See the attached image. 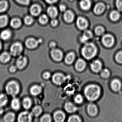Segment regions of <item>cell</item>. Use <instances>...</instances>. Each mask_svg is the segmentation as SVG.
I'll use <instances>...</instances> for the list:
<instances>
[{"mask_svg":"<svg viewBox=\"0 0 122 122\" xmlns=\"http://www.w3.org/2000/svg\"></svg>","mask_w":122,"mask_h":122,"instance_id":"55","label":"cell"},{"mask_svg":"<svg viewBox=\"0 0 122 122\" xmlns=\"http://www.w3.org/2000/svg\"><path fill=\"white\" fill-rule=\"evenodd\" d=\"M75 56L73 53H68L65 58L66 63L67 64H71L72 63L75 59Z\"/></svg>","mask_w":122,"mask_h":122,"instance_id":"28","label":"cell"},{"mask_svg":"<svg viewBox=\"0 0 122 122\" xmlns=\"http://www.w3.org/2000/svg\"><path fill=\"white\" fill-rule=\"evenodd\" d=\"M102 42L106 47H112L114 44V38L111 35L107 34L102 37Z\"/></svg>","mask_w":122,"mask_h":122,"instance_id":"6","label":"cell"},{"mask_svg":"<svg viewBox=\"0 0 122 122\" xmlns=\"http://www.w3.org/2000/svg\"><path fill=\"white\" fill-rule=\"evenodd\" d=\"M105 9L104 5L101 3L97 4L94 7V12L97 15H100L103 12Z\"/></svg>","mask_w":122,"mask_h":122,"instance_id":"24","label":"cell"},{"mask_svg":"<svg viewBox=\"0 0 122 122\" xmlns=\"http://www.w3.org/2000/svg\"><path fill=\"white\" fill-rule=\"evenodd\" d=\"M10 25L14 28H18L21 25V22L19 19L15 18L13 19L10 22Z\"/></svg>","mask_w":122,"mask_h":122,"instance_id":"33","label":"cell"},{"mask_svg":"<svg viewBox=\"0 0 122 122\" xmlns=\"http://www.w3.org/2000/svg\"><path fill=\"white\" fill-rule=\"evenodd\" d=\"M51 25H52V26H53V27H55V26H56L57 25L58 21L56 19L53 18V20H51Z\"/></svg>","mask_w":122,"mask_h":122,"instance_id":"47","label":"cell"},{"mask_svg":"<svg viewBox=\"0 0 122 122\" xmlns=\"http://www.w3.org/2000/svg\"><path fill=\"white\" fill-rule=\"evenodd\" d=\"M10 55L6 52H5L0 55V61L3 63H6L10 61Z\"/></svg>","mask_w":122,"mask_h":122,"instance_id":"26","label":"cell"},{"mask_svg":"<svg viewBox=\"0 0 122 122\" xmlns=\"http://www.w3.org/2000/svg\"><path fill=\"white\" fill-rule=\"evenodd\" d=\"M11 35V33L9 30H4L0 34V37L2 40H6L10 38Z\"/></svg>","mask_w":122,"mask_h":122,"instance_id":"34","label":"cell"},{"mask_svg":"<svg viewBox=\"0 0 122 122\" xmlns=\"http://www.w3.org/2000/svg\"><path fill=\"white\" fill-rule=\"evenodd\" d=\"M47 13L51 18H55L57 15V10L55 7H50L48 9Z\"/></svg>","mask_w":122,"mask_h":122,"instance_id":"20","label":"cell"},{"mask_svg":"<svg viewBox=\"0 0 122 122\" xmlns=\"http://www.w3.org/2000/svg\"><path fill=\"white\" fill-rule=\"evenodd\" d=\"M5 90L8 94L12 97H15L20 92V86L15 81H10L7 84Z\"/></svg>","mask_w":122,"mask_h":122,"instance_id":"3","label":"cell"},{"mask_svg":"<svg viewBox=\"0 0 122 122\" xmlns=\"http://www.w3.org/2000/svg\"><path fill=\"white\" fill-rule=\"evenodd\" d=\"M109 75H110V72L107 69H104L101 71V75L103 77H108L109 76Z\"/></svg>","mask_w":122,"mask_h":122,"instance_id":"43","label":"cell"},{"mask_svg":"<svg viewBox=\"0 0 122 122\" xmlns=\"http://www.w3.org/2000/svg\"><path fill=\"white\" fill-rule=\"evenodd\" d=\"M77 26L79 29L84 30L86 29L88 26V23L85 18L79 17L77 20Z\"/></svg>","mask_w":122,"mask_h":122,"instance_id":"10","label":"cell"},{"mask_svg":"<svg viewBox=\"0 0 122 122\" xmlns=\"http://www.w3.org/2000/svg\"><path fill=\"white\" fill-rule=\"evenodd\" d=\"M87 111L89 115L91 116H95L97 113V109L95 105L90 104L87 107Z\"/></svg>","mask_w":122,"mask_h":122,"instance_id":"14","label":"cell"},{"mask_svg":"<svg viewBox=\"0 0 122 122\" xmlns=\"http://www.w3.org/2000/svg\"><path fill=\"white\" fill-rule=\"evenodd\" d=\"M8 7L7 2L5 0L0 1V12H2L6 10Z\"/></svg>","mask_w":122,"mask_h":122,"instance_id":"36","label":"cell"},{"mask_svg":"<svg viewBox=\"0 0 122 122\" xmlns=\"http://www.w3.org/2000/svg\"><path fill=\"white\" fill-rule=\"evenodd\" d=\"M59 9H60V10L62 12H63L65 10L66 8L65 6L63 5H60L59 7Z\"/></svg>","mask_w":122,"mask_h":122,"instance_id":"49","label":"cell"},{"mask_svg":"<svg viewBox=\"0 0 122 122\" xmlns=\"http://www.w3.org/2000/svg\"><path fill=\"white\" fill-rule=\"evenodd\" d=\"M91 69L95 72H98L102 68V64L98 60L94 61L91 65Z\"/></svg>","mask_w":122,"mask_h":122,"instance_id":"13","label":"cell"},{"mask_svg":"<svg viewBox=\"0 0 122 122\" xmlns=\"http://www.w3.org/2000/svg\"><path fill=\"white\" fill-rule=\"evenodd\" d=\"M39 20V22L41 24L44 25L47 22L48 18L45 15H43L40 17Z\"/></svg>","mask_w":122,"mask_h":122,"instance_id":"38","label":"cell"},{"mask_svg":"<svg viewBox=\"0 0 122 122\" xmlns=\"http://www.w3.org/2000/svg\"><path fill=\"white\" fill-rule=\"evenodd\" d=\"M82 52L85 58L87 60H90L97 54V48L93 43H87L83 48Z\"/></svg>","mask_w":122,"mask_h":122,"instance_id":"2","label":"cell"},{"mask_svg":"<svg viewBox=\"0 0 122 122\" xmlns=\"http://www.w3.org/2000/svg\"><path fill=\"white\" fill-rule=\"evenodd\" d=\"M92 36V34L90 31L86 30L84 32V34L80 38L81 41L83 43L87 42Z\"/></svg>","mask_w":122,"mask_h":122,"instance_id":"21","label":"cell"},{"mask_svg":"<svg viewBox=\"0 0 122 122\" xmlns=\"http://www.w3.org/2000/svg\"><path fill=\"white\" fill-rule=\"evenodd\" d=\"M8 98L5 94L0 95V107L5 106L7 103Z\"/></svg>","mask_w":122,"mask_h":122,"instance_id":"29","label":"cell"},{"mask_svg":"<svg viewBox=\"0 0 122 122\" xmlns=\"http://www.w3.org/2000/svg\"><path fill=\"white\" fill-rule=\"evenodd\" d=\"M3 109L2 108V107H0V114H2L3 112Z\"/></svg>","mask_w":122,"mask_h":122,"instance_id":"53","label":"cell"},{"mask_svg":"<svg viewBox=\"0 0 122 122\" xmlns=\"http://www.w3.org/2000/svg\"><path fill=\"white\" fill-rule=\"evenodd\" d=\"M76 68L78 71H82L84 70L86 67V63L85 61L82 59H79L76 62Z\"/></svg>","mask_w":122,"mask_h":122,"instance_id":"22","label":"cell"},{"mask_svg":"<svg viewBox=\"0 0 122 122\" xmlns=\"http://www.w3.org/2000/svg\"><path fill=\"white\" fill-rule=\"evenodd\" d=\"M111 86L112 89L114 91H119L121 88V83L119 80L115 79L112 81Z\"/></svg>","mask_w":122,"mask_h":122,"instance_id":"15","label":"cell"},{"mask_svg":"<svg viewBox=\"0 0 122 122\" xmlns=\"http://www.w3.org/2000/svg\"><path fill=\"white\" fill-rule=\"evenodd\" d=\"M25 23L27 25H30L33 22V19L30 16H27L24 19Z\"/></svg>","mask_w":122,"mask_h":122,"instance_id":"41","label":"cell"},{"mask_svg":"<svg viewBox=\"0 0 122 122\" xmlns=\"http://www.w3.org/2000/svg\"><path fill=\"white\" fill-rule=\"evenodd\" d=\"M80 6L83 10H88L90 8L91 2L90 0H81L80 2Z\"/></svg>","mask_w":122,"mask_h":122,"instance_id":"16","label":"cell"},{"mask_svg":"<svg viewBox=\"0 0 122 122\" xmlns=\"http://www.w3.org/2000/svg\"><path fill=\"white\" fill-rule=\"evenodd\" d=\"M64 18L67 22H71L74 19V15L71 11L67 10L64 13Z\"/></svg>","mask_w":122,"mask_h":122,"instance_id":"17","label":"cell"},{"mask_svg":"<svg viewBox=\"0 0 122 122\" xmlns=\"http://www.w3.org/2000/svg\"><path fill=\"white\" fill-rule=\"evenodd\" d=\"M16 70V68L15 66H12L10 68V71L12 73L15 72Z\"/></svg>","mask_w":122,"mask_h":122,"instance_id":"51","label":"cell"},{"mask_svg":"<svg viewBox=\"0 0 122 122\" xmlns=\"http://www.w3.org/2000/svg\"><path fill=\"white\" fill-rule=\"evenodd\" d=\"M17 2L21 5H27L29 4L30 0H15Z\"/></svg>","mask_w":122,"mask_h":122,"instance_id":"46","label":"cell"},{"mask_svg":"<svg viewBox=\"0 0 122 122\" xmlns=\"http://www.w3.org/2000/svg\"><path fill=\"white\" fill-rule=\"evenodd\" d=\"M56 46V44L54 42L51 43L50 44V46L51 48H53V49H54L55 47Z\"/></svg>","mask_w":122,"mask_h":122,"instance_id":"52","label":"cell"},{"mask_svg":"<svg viewBox=\"0 0 122 122\" xmlns=\"http://www.w3.org/2000/svg\"><path fill=\"white\" fill-rule=\"evenodd\" d=\"M39 42L34 38H29L26 40L25 45L28 48L32 49L37 46Z\"/></svg>","mask_w":122,"mask_h":122,"instance_id":"12","label":"cell"},{"mask_svg":"<svg viewBox=\"0 0 122 122\" xmlns=\"http://www.w3.org/2000/svg\"><path fill=\"white\" fill-rule=\"evenodd\" d=\"M50 74L48 72H46L43 74V77L45 79H48L50 78Z\"/></svg>","mask_w":122,"mask_h":122,"instance_id":"48","label":"cell"},{"mask_svg":"<svg viewBox=\"0 0 122 122\" xmlns=\"http://www.w3.org/2000/svg\"><path fill=\"white\" fill-rule=\"evenodd\" d=\"M74 100L76 103L80 104V103L82 102L83 101V98L82 96L80 95H78L76 96Z\"/></svg>","mask_w":122,"mask_h":122,"instance_id":"42","label":"cell"},{"mask_svg":"<svg viewBox=\"0 0 122 122\" xmlns=\"http://www.w3.org/2000/svg\"><path fill=\"white\" fill-rule=\"evenodd\" d=\"M51 121V117L48 114L44 115L41 118V121L42 122H50Z\"/></svg>","mask_w":122,"mask_h":122,"instance_id":"37","label":"cell"},{"mask_svg":"<svg viewBox=\"0 0 122 122\" xmlns=\"http://www.w3.org/2000/svg\"><path fill=\"white\" fill-rule=\"evenodd\" d=\"M51 55L53 60L56 61H60L62 58V53L58 49H53L51 52Z\"/></svg>","mask_w":122,"mask_h":122,"instance_id":"8","label":"cell"},{"mask_svg":"<svg viewBox=\"0 0 122 122\" xmlns=\"http://www.w3.org/2000/svg\"><path fill=\"white\" fill-rule=\"evenodd\" d=\"M32 113L27 111L22 112L18 116V120L20 122H30L32 119Z\"/></svg>","mask_w":122,"mask_h":122,"instance_id":"5","label":"cell"},{"mask_svg":"<svg viewBox=\"0 0 122 122\" xmlns=\"http://www.w3.org/2000/svg\"><path fill=\"white\" fill-rule=\"evenodd\" d=\"M15 119V115L13 113H9L5 115L4 118L5 121L6 122H13Z\"/></svg>","mask_w":122,"mask_h":122,"instance_id":"27","label":"cell"},{"mask_svg":"<svg viewBox=\"0 0 122 122\" xmlns=\"http://www.w3.org/2000/svg\"><path fill=\"white\" fill-rule=\"evenodd\" d=\"M23 105L24 108L25 109H29L31 107L32 102L31 100L29 98H25L23 100Z\"/></svg>","mask_w":122,"mask_h":122,"instance_id":"32","label":"cell"},{"mask_svg":"<svg viewBox=\"0 0 122 122\" xmlns=\"http://www.w3.org/2000/svg\"><path fill=\"white\" fill-rule=\"evenodd\" d=\"M8 22V17L6 15L0 16V28L3 27L7 25Z\"/></svg>","mask_w":122,"mask_h":122,"instance_id":"35","label":"cell"},{"mask_svg":"<svg viewBox=\"0 0 122 122\" xmlns=\"http://www.w3.org/2000/svg\"><path fill=\"white\" fill-rule=\"evenodd\" d=\"M27 63L26 58L25 56H21L18 58L16 62V65L19 69H22L25 67Z\"/></svg>","mask_w":122,"mask_h":122,"instance_id":"9","label":"cell"},{"mask_svg":"<svg viewBox=\"0 0 122 122\" xmlns=\"http://www.w3.org/2000/svg\"><path fill=\"white\" fill-rule=\"evenodd\" d=\"M11 105L13 109L15 110H19L20 107V101L17 98H14L13 99L11 102Z\"/></svg>","mask_w":122,"mask_h":122,"instance_id":"25","label":"cell"},{"mask_svg":"<svg viewBox=\"0 0 122 122\" xmlns=\"http://www.w3.org/2000/svg\"><path fill=\"white\" fill-rule=\"evenodd\" d=\"M41 9L40 7L38 5H34L30 8V13L33 16H36L38 15L41 12Z\"/></svg>","mask_w":122,"mask_h":122,"instance_id":"18","label":"cell"},{"mask_svg":"<svg viewBox=\"0 0 122 122\" xmlns=\"http://www.w3.org/2000/svg\"><path fill=\"white\" fill-rule=\"evenodd\" d=\"M116 59L117 62L120 63H122V51L119 52L116 55Z\"/></svg>","mask_w":122,"mask_h":122,"instance_id":"44","label":"cell"},{"mask_svg":"<svg viewBox=\"0 0 122 122\" xmlns=\"http://www.w3.org/2000/svg\"><path fill=\"white\" fill-rule=\"evenodd\" d=\"M54 118L56 122H63L65 118V115L62 111H58L54 114Z\"/></svg>","mask_w":122,"mask_h":122,"instance_id":"11","label":"cell"},{"mask_svg":"<svg viewBox=\"0 0 122 122\" xmlns=\"http://www.w3.org/2000/svg\"><path fill=\"white\" fill-rule=\"evenodd\" d=\"M1 48H2V45H1V43L0 42V50H1Z\"/></svg>","mask_w":122,"mask_h":122,"instance_id":"54","label":"cell"},{"mask_svg":"<svg viewBox=\"0 0 122 122\" xmlns=\"http://www.w3.org/2000/svg\"><path fill=\"white\" fill-rule=\"evenodd\" d=\"M116 5L119 10L122 11V0H116Z\"/></svg>","mask_w":122,"mask_h":122,"instance_id":"45","label":"cell"},{"mask_svg":"<svg viewBox=\"0 0 122 122\" xmlns=\"http://www.w3.org/2000/svg\"><path fill=\"white\" fill-rule=\"evenodd\" d=\"M65 108L66 110L69 113H73L77 110V107L71 102H67L65 104Z\"/></svg>","mask_w":122,"mask_h":122,"instance_id":"19","label":"cell"},{"mask_svg":"<svg viewBox=\"0 0 122 122\" xmlns=\"http://www.w3.org/2000/svg\"><path fill=\"white\" fill-rule=\"evenodd\" d=\"M57 0H45V1L49 4H53L57 2Z\"/></svg>","mask_w":122,"mask_h":122,"instance_id":"50","label":"cell"},{"mask_svg":"<svg viewBox=\"0 0 122 122\" xmlns=\"http://www.w3.org/2000/svg\"><path fill=\"white\" fill-rule=\"evenodd\" d=\"M41 91H42V88L39 86H33L30 89L31 94L35 96L40 94L41 93Z\"/></svg>","mask_w":122,"mask_h":122,"instance_id":"23","label":"cell"},{"mask_svg":"<svg viewBox=\"0 0 122 122\" xmlns=\"http://www.w3.org/2000/svg\"><path fill=\"white\" fill-rule=\"evenodd\" d=\"M95 32L97 35H102L104 33V30L102 27L99 26L96 28Z\"/></svg>","mask_w":122,"mask_h":122,"instance_id":"39","label":"cell"},{"mask_svg":"<svg viewBox=\"0 0 122 122\" xmlns=\"http://www.w3.org/2000/svg\"><path fill=\"white\" fill-rule=\"evenodd\" d=\"M42 112V109L41 107L39 106H36L33 108L32 110V115L36 117L40 115Z\"/></svg>","mask_w":122,"mask_h":122,"instance_id":"31","label":"cell"},{"mask_svg":"<svg viewBox=\"0 0 122 122\" xmlns=\"http://www.w3.org/2000/svg\"><path fill=\"white\" fill-rule=\"evenodd\" d=\"M84 92L86 97L88 100L93 101L99 97L100 94V89L96 85H90L86 88Z\"/></svg>","mask_w":122,"mask_h":122,"instance_id":"1","label":"cell"},{"mask_svg":"<svg viewBox=\"0 0 122 122\" xmlns=\"http://www.w3.org/2000/svg\"><path fill=\"white\" fill-rule=\"evenodd\" d=\"M22 50V46L21 44L19 43H15L13 44L10 48V54L13 56H17L21 53Z\"/></svg>","mask_w":122,"mask_h":122,"instance_id":"4","label":"cell"},{"mask_svg":"<svg viewBox=\"0 0 122 122\" xmlns=\"http://www.w3.org/2000/svg\"><path fill=\"white\" fill-rule=\"evenodd\" d=\"M81 120L80 118L77 116L73 115L71 116L68 118V122H80Z\"/></svg>","mask_w":122,"mask_h":122,"instance_id":"40","label":"cell"},{"mask_svg":"<svg viewBox=\"0 0 122 122\" xmlns=\"http://www.w3.org/2000/svg\"><path fill=\"white\" fill-rule=\"evenodd\" d=\"M66 79L65 76L61 73H56L52 77L53 83L57 85H61L65 81Z\"/></svg>","mask_w":122,"mask_h":122,"instance_id":"7","label":"cell"},{"mask_svg":"<svg viewBox=\"0 0 122 122\" xmlns=\"http://www.w3.org/2000/svg\"><path fill=\"white\" fill-rule=\"evenodd\" d=\"M120 17V14L119 12L116 10H114L111 12L110 14V18L111 20L113 21H117Z\"/></svg>","mask_w":122,"mask_h":122,"instance_id":"30","label":"cell"}]
</instances>
